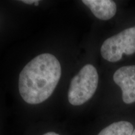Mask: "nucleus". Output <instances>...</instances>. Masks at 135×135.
I'll use <instances>...</instances> for the list:
<instances>
[{
    "instance_id": "f257e3e1",
    "label": "nucleus",
    "mask_w": 135,
    "mask_h": 135,
    "mask_svg": "<svg viewBox=\"0 0 135 135\" xmlns=\"http://www.w3.org/2000/svg\"><path fill=\"white\" fill-rule=\"evenodd\" d=\"M61 75V65L55 56L43 53L23 68L19 76V91L27 103L36 104L51 97Z\"/></svg>"
},
{
    "instance_id": "f03ea898",
    "label": "nucleus",
    "mask_w": 135,
    "mask_h": 135,
    "mask_svg": "<svg viewBox=\"0 0 135 135\" xmlns=\"http://www.w3.org/2000/svg\"><path fill=\"white\" fill-rule=\"evenodd\" d=\"M97 69L90 64L86 65L73 78L69 88L68 101L73 106H80L94 95L98 84Z\"/></svg>"
},
{
    "instance_id": "7ed1b4c3",
    "label": "nucleus",
    "mask_w": 135,
    "mask_h": 135,
    "mask_svg": "<svg viewBox=\"0 0 135 135\" xmlns=\"http://www.w3.org/2000/svg\"><path fill=\"white\" fill-rule=\"evenodd\" d=\"M134 53L135 26L106 39L101 48L103 58L111 63L120 60L123 54L131 55Z\"/></svg>"
},
{
    "instance_id": "20e7f679",
    "label": "nucleus",
    "mask_w": 135,
    "mask_h": 135,
    "mask_svg": "<svg viewBox=\"0 0 135 135\" xmlns=\"http://www.w3.org/2000/svg\"><path fill=\"white\" fill-rule=\"evenodd\" d=\"M113 80L122 90L124 103L135 102V65L126 66L119 68L113 75Z\"/></svg>"
},
{
    "instance_id": "39448f33",
    "label": "nucleus",
    "mask_w": 135,
    "mask_h": 135,
    "mask_svg": "<svg viewBox=\"0 0 135 135\" xmlns=\"http://www.w3.org/2000/svg\"><path fill=\"white\" fill-rule=\"evenodd\" d=\"M82 2L86 5L94 16L101 20H108L116 13V5L111 0H83Z\"/></svg>"
},
{
    "instance_id": "423d86ee",
    "label": "nucleus",
    "mask_w": 135,
    "mask_h": 135,
    "mask_svg": "<svg viewBox=\"0 0 135 135\" xmlns=\"http://www.w3.org/2000/svg\"><path fill=\"white\" fill-rule=\"evenodd\" d=\"M133 130L134 128L131 123L122 121L112 123L98 135H131Z\"/></svg>"
},
{
    "instance_id": "0eeeda50",
    "label": "nucleus",
    "mask_w": 135,
    "mask_h": 135,
    "mask_svg": "<svg viewBox=\"0 0 135 135\" xmlns=\"http://www.w3.org/2000/svg\"><path fill=\"white\" fill-rule=\"evenodd\" d=\"M37 0H23L21 1L22 2L26 3V4H35V3L36 2Z\"/></svg>"
},
{
    "instance_id": "6e6552de",
    "label": "nucleus",
    "mask_w": 135,
    "mask_h": 135,
    "mask_svg": "<svg viewBox=\"0 0 135 135\" xmlns=\"http://www.w3.org/2000/svg\"><path fill=\"white\" fill-rule=\"evenodd\" d=\"M43 135H60V134H58V133H56L55 132H48V133H45V134H44Z\"/></svg>"
},
{
    "instance_id": "1a4fd4ad",
    "label": "nucleus",
    "mask_w": 135,
    "mask_h": 135,
    "mask_svg": "<svg viewBox=\"0 0 135 135\" xmlns=\"http://www.w3.org/2000/svg\"><path fill=\"white\" fill-rule=\"evenodd\" d=\"M131 135H135V128H134V130H133V133H132V134H131Z\"/></svg>"
}]
</instances>
